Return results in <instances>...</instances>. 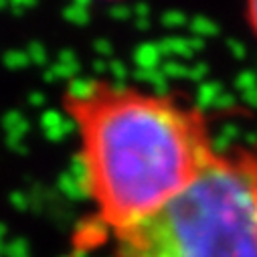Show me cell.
<instances>
[{"instance_id":"7a4b0ae2","label":"cell","mask_w":257,"mask_h":257,"mask_svg":"<svg viewBox=\"0 0 257 257\" xmlns=\"http://www.w3.org/2000/svg\"><path fill=\"white\" fill-rule=\"evenodd\" d=\"M257 158L219 152L166 205L111 235V257H257Z\"/></svg>"},{"instance_id":"3957f363","label":"cell","mask_w":257,"mask_h":257,"mask_svg":"<svg viewBox=\"0 0 257 257\" xmlns=\"http://www.w3.org/2000/svg\"><path fill=\"white\" fill-rule=\"evenodd\" d=\"M245 19L257 37V0H245Z\"/></svg>"},{"instance_id":"277c9868","label":"cell","mask_w":257,"mask_h":257,"mask_svg":"<svg viewBox=\"0 0 257 257\" xmlns=\"http://www.w3.org/2000/svg\"><path fill=\"white\" fill-rule=\"evenodd\" d=\"M255 203H257V180H255Z\"/></svg>"},{"instance_id":"6da1fadb","label":"cell","mask_w":257,"mask_h":257,"mask_svg":"<svg viewBox=\"0 0 257 257\" xmlns=\"http://www.w3.org/2000/svg\"><path fill=\"white\" fill-rule=\"evenodd\" d=\"M61 109L77 134L91 235L152 215L219 154L209 115L170 93L91 77L61 93Z\"/></svg>"}]
</instances>
